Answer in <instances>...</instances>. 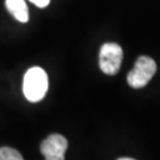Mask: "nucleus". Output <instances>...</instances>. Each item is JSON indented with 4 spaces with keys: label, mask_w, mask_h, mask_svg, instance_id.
Wrapping results in <instances>:
<instances>
[{
    "label": "nucleus",
    "mask_w": 160,
    "mask_h": 160,
    "mask_svg": "<svg viewBox=\"0 0 160 160\" xmlns=\"http://www.w3.org/2000/svg\"><path fill=\"white\" fill-rule=\"evenodd\" d=\"M0 160H24V158L17 149L11 148V147H1Z\"/></svg>",
    "instance_id": "423d86ee"
},
{
    "label": "nucleus",
    "mask_w": 160,
    "mask_h": 160,
    "mask_svg": "<svg viewBox=\"0 0 160 160\" xmlns=\"http://www.w3.org/2000/svg\"><path fill=\"white\" fill-rule=\"evenodd\" d=\"M49 80L46 72L39 67L30 68L24 76L23 92L30 102H39L48 92Z\"/></svg>",
    "instance_id": "f257e3e1"
},
{
    "label": "nucleus",
    "mask_w": 160,
    "mask_h": 160,
    "mask_svg": "<svg viewBox=\"0 0 160 160\" xmlns=\"http://www.w3.org/2000/svg\"><path fill=\"white\" fill-rule=\"evenodd\" d=\"M32 4H34L36 6H38L40 8H44L50 4V0H30Z\"/></svg>",
    "instance_id": "0eeeda50"
},
{
    "label": "nucleus",
    "mask_w": 160,
    "mask_h": 160,
    "mask_svg": "<svg viewBox=\"0 0 160 160\" xmlns=\"http://www.w3.org/2000/svg\"><path fill=\"white\" fill-rule=\"evenodd\" d=\"M68 140L61 134H51L40 143V152L45 160H64Z\"/></svg>",
    "instance_id": "20e7f679"
},
{
    "label": "nucleus",
    "mask_w": 160,
    "mask_h": 160,
    "mask_svg": "<svg viewBox=\"0 0 160 160\" xmlns=\"http://www.w3.org/2000/svg\"><path fill=\"white\" fill-rule=\"evenodd\" d=\"M6 8L20 23L29 22V8L25 0H5Z\"/></svg>",
    "instance_id": "39448f33"
},
{
    "label": "nucleus",
    "mask_w": 160,
    "mask_h": 160,
    "mask_svg": "<svg viewBox=\"0 0 160 160\" xmlns=\"http://www.w3.org/2000/svg\"><path fill=\"white\" fill-rule=\"evenodd\" d=\"M118 160H135V159H132V158H120Z\"/></svg>",
    "instance_id": "6e6552de"
},
{
    "label": "nucleus",
    "mask_w": 160,
    "mask_h": 160,
    "mask_svg": "<svg viewBox=\"0 0 160 160\" xmlns=\"http://www.w3.org/2000/svg\"><path fill=\"white\" fill-rule=\"evenodd\" d=\"M123 57L122 48L116 43H106L100 50V69L106 75H115L120 70Z\"/></svg>",
    "instance_id": "7ed1b4c3"
},
{
    "label": "nucleus",
    "mask_w": 160,
    "mask_h": 160,
    "mask_svg": "<svg viewBox=\"0 0 160 160\" xmlns=\"http://www.w3.org/2000/svg\"><path fill=\"white\" fill-rule=\"evenodd\" d=\"M157 71V64L151 57L141 56L137 59L134 69L127 75V82L132 88H143L147 86Z\"/></svg>",
    "instance_id": "f03ea898"
}]
</instances>
